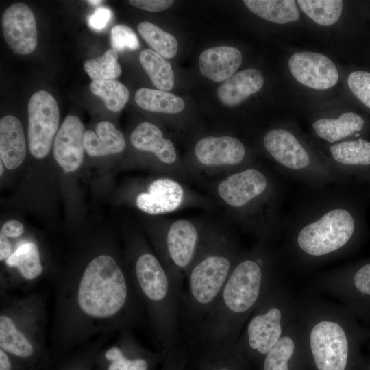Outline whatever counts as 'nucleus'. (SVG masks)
I'll return each mask as SVG.
<instances>
[{
	"mask_svg": "<svg viewBox=\"0 0 370 370\" xmlns=\"http://www.w3.org/2000/svg\"><path fill=\"white\" fill-rule=\"evenodd\" d=\"M345 185L314 190L281 221L277 241L282 258L307 268L352 249L365 223L361 200Z\"/></svg>",
	"mask_w": 370,
	"mask_h": 370,
	"instance_id": "1",
	"label": "nucleus"
},
{
	"mask_svg": "<svg viewBox=\"0 0 370 370\" xmlns=\"http://www.w3.org/2000/svg\"><path fill=\"white\" fill-rule=\"evenodd\" d=\"M282 259L275 238L244 250L214 306L186 342L201 349L232 352L249 317L281 277Z\"/></svg>",
	"mask_w": 370,
	"mask_h": 370,
	"instance_id": "2",
	"label": "nucleus"
},
{
	"mask_svg": "<svg viewBox=\"0 0 370 370\" xmlns=\"http://www.w3.org/2000/svg\"><path fill=\"white\" fill-rule=\"evenodd\" d=\"M244 250L230 224L208 220L187 270L181 299V337L188 341L210 311Z\"/></svg>",
	"mask_w": 370,
	"mask_h": 370,
	"instance_id": "3",
	"label": "nucleus"
},
{
	"mask_svg": "<svg viewBox=\"0 0 370 370\" xmlns=\"http://www.w3.org/2000/svg\"><path fill=\"white\" fill-rule=\"evenodd\" d=\"M208 188L227 218L257 241L276 238L281 223V185L271 170L256 163L215 179Z\"/></svg>",
	"mask_w": 370,
	"mask_h": 370,
	"instance_id": "4",
	"label": "nucleus"
},
{
	"mask_svg": "<svg viewBox=\"0 0 370 370\" xmlns=\"http://www.w3.org/2000/svg\"><path fill=\"white\" fill-rule=\"evenodd\" d=\"M305 354L314 370H347L356 330L345 306L312 293L296 297Z\"/></svg>",
	"mask_w": 370,
	"mask_h": 370,
	"instance_id": "5",
	"label": "nucleus"
},
{
	"mask_svg": "<svg viewBox=\"0 0 370 370\" xmlns=\"http://www.w3.org/2000/svg\"><path fill=\"white\" fill-rule=\"evenodd\" d=\"M297 319L296 297L280 277L249 317L232 353L263 359Z\"/></svg>",
	"mask_w": 370,
	"mask_h": 370,
	"instance_id": "6",
	"label": "nucleus"
},
{
	"mask_svg": "<svg viewBox=\"0 0 370 370\" xmlns=\"http://www.w3.org/2000/svg\"><path fill=\"white\" fill-rule=\"evenodd\" d=\"M262 146L279 171L305 183L312 190L349 182L325 156L309 149L301 138L288 129L275 127L268 130L262 137Z\"/></svg>",
	"mask_w": 370,
	"mask_h": 370,
	"instance_id": "7",
	"label": "nucleus"
},
{
	"mask_svg": "<svg viewBox=\"0 0 370 370\" xmlns=\"http://www.w3.org/2000/svg\"><path fill=\"white\" fill-rule=\"evenodd\" d=\"M208 221L205 219L147 216L145 226L156 256L182 295L186 273L196 256Z\"/></svg>",
	"mask_w": 370,
	"mask_h": 370,
	"instance_id": "8",
	"label": "nucleus"
},
{
	"mask_svg": "<svg viewBox=\"0 0 370 370\" xmlns=\"http://www.w3.org/2000/svg\"><path fill=\"white\" fill-rule=\"evenodd\" d=\"M122 198L151 217L191 208L212 210L218 205L213 198L189 188L186 182L161 175L131 182L123 189Z\"/></svg>",
	"mask_w": 370,
	"mask_h": 370,
	"instance_id": "9",
	"label": "nucleus"
},
{
	"mask_svg": "<svg viewBox=\"0 0 370 370\" xmlns=\"http://www.w3.org/2000/svg\"><path fill=\"white\" fill-rule=\"evenodd\" d=\"M128 297L125 274L112 256L100 255L87 264L77 291L78 304L85 314L114 316L125 308Z\"/></svg>",
	"mask_w": 370,
	"mask_h": 370,
	"instance_id": "10",
	"label": "nucleus"
},
{
	"mask_svg": "<svg viewBox=\"0 0 370 370\" xmlns=\"http://www.w3.org/2000/svg\"><path fill=\"white\" fill-rule=\"evenodd\" d=\"M193 181L214 179L246 168L254 160L238 138L229 136H206L194 145L192 155L184 160Z\"/></svg>",
	"mask_w": 370,
	"mask_h": 370,
	"instance_id": "11",
	"label": "nucleus"
},
{
	"mask_svg": "<svg viewBox=\"0 0 370 370\" xmlns=\"http://www.w3.org/2000/svg\"><path fill=\"white\" fill-rule=\"evenodd\" d=\"M130 140L134 149L145 155L143 165L156 175L169 176L186 183L193 181L173 143L164 137L154 123L143 121L138 124Z\"/></svg>",
	"mask_w": 370,
	"mask_h": 370,
	"instance_id": "12",
	"label": "nucleus"
},
{
	"mask_svg": "<svg viewBox=\"0 0 370 370\" xmlns=\"http://www.w3.org/2000/svg\"><path fill=\"white\" fill-rule=\"evenodd\" d=\"M60 112L52 95L38 90L30 97L28 103V147L36 159L47 156L58 130Z\"/></svg>",
	"mask_w": 370,
	"mask_h": 370,
	"instance_id": "13",
	"label": "nucleus"
},
{
	"mask_svg": "<svg viewBox=\"0 0 370 370\" xmlns=\"http://www.w3.org/2000/svg\"><path fill=\"white\" fill-rule=\"evenodd\" d=\"M316 285L350 306L358 298L370 297V262L332 269L320 275Z\"/></svg>",
	"mask_w": 370,
	"mask_h": 370,
	"instance_id": "14",
	"label": "nucleus"
},
{
	"mask_svg": "<svg viewBox=\"0 0 370 370\" xmlns=\"http://www.w3.org/2000/svg\"><path fill=\"white\" fill-rule=\"evenodd\" d=\"M3 37L13 52L27 55L37 45V28L32 9L23 3H14L2 16Z\"/></svg>",
	"mask_w": 370,
	"mask_h": 370,
	"instance_id": "15",
	"label": "nucleus"
},
{
	"mask_svg": "<svg viewBox=\"0 0 370 370\" xmlns=\"http://www.w3.org/2000/svg\"><path fill=\"white\" fill-rule=\"evenodd\" d=\"M288 66L297 82L312 89L330 88L338 79L335 64L322 53L310 51L295 53L290 57Z\"/></svg>",
	"mask_w": 370,
	"mask_h": 370,
	"instance_id": "16",
	"label": "nucleus"
},
{
	"mask_svg": "<svg viewBox=\"0 0 370 370\" xmlns=\"http://www.w3.org/2000/svg\"><path fill=\"white\" fill-rule=\"evenodd\" d=\"M83 123L76 116L65 117L59 127L53 144V155L59 167L65 173L79 170L84 157Z\"/></svg>",
	"mask_w": 370,
	"mask_h": 370,
	"instance_id": "17",
	"label": "nucleus"
},
{
	"mask_svg": "<svg viewBox=\"0 0 370 370\" xmlns=\"http://www.w3.org/2000/svg\"><path fill=\"white\" fill-rule=\"evenodd\" d=\"M325 156L331 165L349 181L370 177V141L361 138L331 144Z\"/></svg>",
	"mask_w": 370,
	"mask_h": 370,
	"instance_id": "18",
	"label": "nucleus"
},
{
	"mask_svg": "<svg viewBox=\"0 0 370 370\" xmlns=\"http://www.w3.org/2000/svg\"><path fill=\"white\" fill-rule=\"evenodd\" d=\"M304 354L301 330L297 319L265 355L262 370H292L293 364Z\"/></svg>",
	"mask_w": 370,
	"mask_h": 370,
	"instance_id": "19",
	"label": "nucleus"
},
{
	"mask_svg": "<svg viewBox=\"0 0 370 370\" xmlns=\"http://www.w3.org/2000/svg\"><path fill=\"white\" fill-rule=\"evenodd\" d=\"M241 51L231 46H219L204 50L199 56L201 73L216 82H224L235 73L242 62Z\"/></svg>",
	"mask_w": 370,
	"mask_h": 370,
	"instance_id": "20",
	"label": "nucleus"
},
{
	"mask_svg": "<svg viewBox=\"0 0 370 370\" xmlns=\"http://www.w3.org/2000/svg\"><path fill=\"white\" fill-rule=\"evenodd\" d=\"M27 153L24 130L12 115L0 120V160L8 170H15L23 163Z\"/></svg>",
	"mask_w": 370,
	"mask_h": 370,
	"instance_id": "21",
	"label": "nucleus"
},
{
	"mask_svg": "<svg viewBox=\"0 0 370 370\" xmlns=\"http://www.w3.org/2000/svg\"><path fill=\"white\" fill-rule=\"evenodd\" d=\"M264 77L256 69H247L235 73L218 88L217 95L221 103L235 106L260 90Z\"/></svg>",
	"mask_w": 370,
	"mask_h": 370,
	"instance_id": "22",
	"label": "nucleus"
},
{
	"mask_svg": "<svg viewBox=\"0 0 370 370\" xmlns=\"http://www.w3.org/2000/svg\"><path fill=\"white\" fill-rule=\"evenodd\" d=\"M84 144L85 151L91 157L118 155L126 147L123 134L109 121H101L95 130H86Z\"/></svg>",
	"mask_w": 370,
	"mask_h": 370,
	"instance_id": "23",
	"label": "nucleus"
},
{
	"mask_svg": "<svg viewBox=\"0 0 370 370\" xmlns=\"http://www.w3.org/2000/svg\"><path fill=\"white\" fill-rule=\"evenodd\" d=\"M365 120L352 112L343 113L337 118H320L312 123L317 137L331 144L345 140L356 135L365 126Z\"/></svg>",
	"mask_w": 370,
	"mask_h": 370,
	"instance_id": "24",
	"label": "nucleus"
},
{
	"mask_svg": "<svg viewBox=\"0 0 370 370\" xmlns=\"http://www.w3.org/2000/svg\"><path fill=\"white\" fill-rule=\"evenodd\" d=\"M245 5L260 18L278 24L297 21L299 11L293 0H245Z\"/></svg>",
	"mask_w": 370,
	"mask_h": 370,
	"instance_id": "25",
	"label": "nucleus"
},
{
	"mask_svg": "<svg viewBox=\"0 0 370 370\" xmlns=\"http://www.w3.org/2000/svg\"><path fill=\"white\" fill-rule=\"evenodd\" d=\"M135 101L142 109L167 114L181 112L185 107L183 99L167 91L140 88L135 94Z\"/></svg>",
	"mask_w": 370,
	"mask_h": 370,
	"instance_id": "26",
	"label": "nucleus"
},
{
	"mask_svg": "<svg viewBox=\"0 0 370 370\" xmlns=\"http://www.w3.org/2000/svg\"><path fill=\"white\" fill-rule=\"evenodd\" d=\"M139 61L158 90L168 92L173 88L174 73L171 64L164 58L151 49H145L140 52Z\"/></svg>",
	"mask_w": 370,
	"mask_h": 370,
	"instance_id": "27",
	"label": "nucleus"
},
{
	"mask_svg": "<svg viewBox=\"0 0 370 370\" xmlns=\"http://www.w3.org/2000/svg\"><path fill=\"white\" fill-rule=\"evenodd\" d=\"M9 267H16L25 279L32 280L38 277L42 267L38 247L33 242L19 245L6 259Z\"/></svg>",
	"mask_w": 370,
	"mask_h": 370,
	"instance_id": "28",
	"label": "nucleus"
},
{
	"mask_svg": "<svg viewBox=\"0 0 370 370\" xmlns=\"http://www.w3.org/2000/svg\"><path fill=\"white\" fill-rule=\"evenodd\" d=\"M0 347L5 352L22 358L31 357L34 352L31 343L5 315L0 317Z\"/></svg>",
	"mask_w": 370,
	"mask_h": 370,
	"instance_id": "29",
	"label": "nucleus"
},
{
	"mask_svg": "<svg viewBox=\"0 0 370 370\" xmlns=\"http://www.w3.org/2000/svg\"><path fill=\"white\" fill-rule=\"evenodd\" d=\"M92 94L100 97L110 111H121L130 98L127 88L115 79L92 80L90 85Z\"/></svg>",
	"mask_w": 370,
	"mask_h": 370,
	"instance_id": "30",
	"label": "nucleus"
},
{
	"mask_svg": "<svg viewBox=\"0 0 370 370\" xmlns=\"http://www.w3.org/2000/svg\"><path fill=\"white\" fill-rule=\"evenodd\" d=\"M297 3L310 19L318 25L330 26L341 14L343 1L339 0H298Z\"/></svg>",
	"mask_w": 370,
	"mask_h": 370,
	"instance_id": "31",
	"label": "nucleus"
},
{
	"mask_svg": "<svg viewBox=\"0 0 370 370\" xmlns=\"http://www.w3.org/2000/svg\"><path fill=\"white\" fill-rule=\"evenodd\" d=\"M138 31L153 51L163 58L170 59L177 54L178 45L176 38L153 23L142 21L138 25Z\"/></svg>",
	"mask_w": 370,
	"mask_h": 370,
	"instance_id": "32",
	"label": "nucleus"
},
{
	"mask_svg": "<svg viewBox=\"0 0 370 370\" xmlns=\"http://www.w3.org/2000/svg\"><path fill=\"white\" fill-rule=\"evenodd\" d=\"M84 69L92 80L114 79L121 74L117 51L112 48L100 57L87 60Z\"/></svg>",
	"mask_w": 370,
	"mask_h": 370,
	"instance_id": "33",
	"label": "nucleus"
},
{
	"mask_svg": "<svg viewBox=\"0 0 370 370\" xmlns=\"http://www.w3.org/2000/svg\"><path fill=\"white\" fill-rule=\"evenodd\" d=\"M109 362L107 370H149V364L143 357L130 358L119 347H113L105 353Z\"/></svg>",
	"mask_w": 370,
	"mask_h": 370,
	"instance_id": "34",
	"label": "nucleus"
},
{
	"mask_svg": "<svg viewBox=\"0 0 370 370\" xmlns=\"http://www.w3.org/2000/svg\"><path fill=\"white\" fill-rule=\"evenodd\" d=\"M112 49L116 51L125 49L136 50L139 47V40L134 32L123 24L114 25L110 32Z\"/></svg>",
	"mask_w": 370,
	"mask_h": 370,
	"instance_id": "35",
	"label": "nucleus"
},
{
	"mask_svg": "<svg viewBox=\"0 0 370 370\" xmlns=\"http://www.w3.org/2000/svg\"><path fill=\"white\" fill-rule=\"evenodd\" d=\"M347 84L356 98L370 108V73L355 71L349 74Z\"/></svg>",
	"mask_w": 370,
	"mask_h": 370,
	"instance_id": "36",
	"label": "nucleus"
},
{
	"mask_svg": "<svg viewBox=\"0 0 370 370\" xmlns=\"http://www.w3.org/2000/svg\"><path fill=\"white\" fill-rule=\"evenodd\" d=\"M112 16V12L109 8H97L88 18L89 27L95 31H101L105 28Z\"/></svg>",
	"mask_w": 370,
	"mask_h": 370,
	"instance_id": "37",
	"label": "nucleus"
},
{
	"mask_svg": "<svg viewBox=\"0 0 370 370\" xmlns=\"http://www.w3.org/2000/svg\"><path fill=\"white\" fill-rule=\"evenodd\" d=\"M129 3L134 7L149 12H160L171 7L172 0H130Z\"/></svg>",
	"mask_w": 370,
	"mask_h": 370,
	"instance_id": "38",
	"label": "nucleus"
},
{
	"mask_svg": "<svg viewBox=\"0 0 370 370\" xmlns=\"http://www.w3.org/2000/svg\"><path fill=\"white\" fill-rule=\"evenodd\" d=\"M24 232V225L16 219L6 221L1 228L0 235L7 238H18Z\"/></svg>",
	"mask_w": 370,
	"mask_h": 370,
	"instance_id": "39",
	"label": "nucleus"
},
{
	"mask_svg": "<svg viewBox=\"0 0 370 370\" xmlns=\"http://www.w3.org/2000/svg\"><path fill=\"white\" fill-rule=\"evenodd\" d=\"M11 245L8 238L0 235V260L7 259L11 255Z\"/></svg>",
	"mask_w": 370,
	"mask_h": 370,
	"instance_id": "40",
	"label": "nucleus"
},
{
	"mask_svg": "<svg viewBox=\"0 0 370 370\" xmlns=\"http://www.w3.org/2000/svg\"><path fill=\"white\" fill-rule=\"evenodd\" d=\"M0 370H12L10 358L5 351L0 350Z\"/></svg>",
	"mask_w": 370,
	"mask_h": 370,
	"instance_id": "41",
	"label": "nucleus"
},
{
	"mask_svg": "<svg viewBox=\"0 0 370 370\" xmlns=\"http://www.w3.org/2000/svg\"><path fill=\"white\" fill-rule=\"evenodd\" d=\"M87 2L90 5H97L100 4L101 3H102L103 1H101V0H89V1H87Z\"/></svg>",
	"mask_w": 370,
	"mask_h": 370,
	"instance_id": "42",
	"label": "nucleus"
},
{
	"mask_svg": "<svg viewBox=\"0 0 370 370\" xmlns=\"http://www.w3.org/2000/svg\"><path fill=\"white\" fill-rule=\"evenodd\" d=\"M5 166H4L3 162L0 160V175L1 177L3 175Z\"/></svg>",
	"mask_w": 370,
	"mask_h": 370,
	"instance_id": "43",
	"label": "nucleus"
},
{
	"mask_svg": "<svg viewBox=\"0 0 370 370\" xmlns=\"http://www.w3.org/2000/svg\"><path fill=\"white\" fill-rule=\"evenodd\" d=\"M370 183V177L367 180Z\"/></svg>",
	"mask_w": 370,
	"mask_h": 370,
	"instance_id": "44",
	"label": "nucleus"
}]
</instances>
